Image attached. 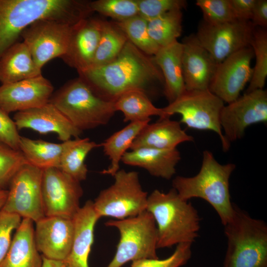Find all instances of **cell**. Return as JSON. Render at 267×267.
Listing matches in <instances>:
<instances>
[{"label":"cell","mask_w":267,"mask_h":267,"mask_svg":"<svg viewBox=\"0 0 267 267\" xmlns=\"http://www.w3.org/2000/svg\"><path fill=\"white\" fill-rule=\"evenodd\" d=\"M267 122V91L258 89L242 96L223 107L220 125L224 138L231 142L240 139L249 126Z\"/></svg>","instance_id":"cell-12"},{"label":"cell","mask_w":267,"mask_h":267,"mask_svg":"<svg viewBox=\"0 0 267 267\" xmlns=\"http://www.w3.org/2000/svg\"><path fill=\"white\" fill-rule=\"evenodd\" d=\"M150 121L130 123L127 126L115 132L101 143L104 154L108 157L111 163L107 169L101 173L103 175H114L120 170L122 158L140 131Z\"/></svg>","instance_id":"cell-28"},{"label":"cell","mask_w":267,"mask_h":267,"mask_svg":"<svg viewBox=\"0 0 267 267\" xmlns=\"http://www.w3.org/2000/svg\"><path fill=\"white\" fill-rule=\"evenodd\" d=\"M33 222L22 219L0 267H42L43 256L36 246Z\"/></svg>","instance_id":"cell-23"},{"label":"cell","mask_w":267,"mask_h":267,"mask_svg":"<svg viewBox=\"0 0 267 267\" xmlns=\"http://www.w3.org/2000/svg\"><path fill=\"white\" fill-rule=\"evenodd\" d=\"M128 41L126 35L115 22L103 21L99 42L89 69L100 67L112 61Z\"/></svg>","instance_id":"cell-30"},{"label":"cell","mask_w":267,"mask_h":267,"mask_svg":"<svg viewBox=\"0 0 267 267\" xmlns=\"http://www.w3.org/2000/svg\"><path fill=\"white\" fill-rule=\"evenodd\" d=\"M63 147V142L55 143L21 136L19 142V150L28 163L42 170L59 168Z\"/></svg>","instance_id":"cell-29"},{"label":"cell","mask_w":267,"mask_h":267,"mask_svg":"<svg viewBox=\"0 0 267 267\" xmlns=\"http://www.w3.org/2000/svg\"><path fill=\"white\" fill-rule=\"evenodd\" d=\"M63 144L59 169L79 182L85 180L88 172L85 159L92 149L101 146V144L89 138L78 137L64 141Z\"/></svg>","instance_id":"cell-27"},{"label":"cell","mask_w":267,"mask_h":267,"mask_svg":"<svg viewBox=\"0 0 267 267\" xmlns=\"http://www.w3.org/2000/svg\"><path fill=\"white\" fill-rule=\"evenodd\" d=\"M105 224L116 228L120 235L115 255L107 267H121L129 261L159 259L157 226L147 211L122 220H110Z\"/></svg>","instance_id":"cell-6"},{"label":"cell","mask_w":267,"mask_h":267,"mask_svg":"<svg viewBox=\"0 0 267 267\" xmlns=\"http://www.w3.org/2000/svg\"><path fill=\"white\" fill-rule=\"evenodd\" d=\"M180 159L177 148L143 147L128 151L121 162L127 165L143 168L153 176L170 179L176 174V167Z\"/></svg>","instance_id":"cell-22"},{"label":"cell","mask_w":267,"mask_h":267,"mask_svg":"<svg viewBox=\"0 0 267 267\" xmlns=\"http://www.w3.org/2000/svg\"><path fill=\"white\" fill-rule=\"evenodd\" d=\"M255 64L249 86L245 92L263 89L267 77V31L266 29L254 27L250 42Z\"/></svg>","instance_id":"cell-32"},{"label":"cell","mask_w":267,"mask_h":267,"mask_svg":"<svg viewBox=\"0 0 267 267\" xmlns=\"http://www.w3.org/2000/svg\"><path fill=\"white\" fill-rule=\"evenodd\" d=\"M98 219L91 200L87 201L74 216V236L70 253L63 261L65 267H89L94 226Z\"/></svg>","instance_id":"cell-20"},{"label":"cell","mask_w":267,"mask_h":267,"mask_svg":"<svg viewBox=\"0 0 267 267\" xmlns=\"http://www.w3.org/2000/svg\"><path fill=\"white\" fill-rule=\"evenodd\" d=\"M73 26L59 21L42 19L23 31L20 37L40 69L51 59L65 55Z\"/></svg>","instance_id":"cell-10"},{"label":"cell","mask_w":267,"mask_h":267,"mask_svg":"<svg viewBox=\"0 0 267 267\" xmlns=\"http://www.w3.org/2000/svg\"><path fill=\"white\" fill-rule=\"evenodd\" d=\"M115 23L124 33L128 41L145 54L154 56L160 48L149 35L147 21L139 14Z\"/></svg>","instance_id":"cell-33"},{"label":"cell","mask_w":267,"mask_h":267,"mask_svg":"<svg viewBox=\"0 0 267 267\" xmlns=\"http://www.w3.org/2000/svg\"><path fill=\"white\" fill-rule=\"evenodd\" d=\"M27 163L21 151L0 142V189H5L18 171Z\"/></svg>","instance_id":"cell-35"},{"label":"cell","mask_w":267,"mask_h":267,"mask_svg":"<svg viewBox=\"0 0 267 267\" xmlns=\"http://www.w3.org/2000/svg\"><path fill=\"white\" fill-rule=\"evenodd\" d=\"M114 101L116 111L123 113L124 122L150 121L152 116H158L159 118H170L162 108L156 107L145 91L141 89L128 90L119 95Z\"/></svg>","instance_id":"cell-26"},{"label":"cell","mask_w":267,"mask_h":267,"mask_svg":"<svg viewBox=\"0 0 267 267\" xmlns=\"http://www.w3.org/2000/svg\"><path fill=\"white\" fill-rule=\"evenodd\" d=\"M14 120L9 114L0 108V142L10 147L19 150L21 136Z\"/></svg>","instance_id":"cell-40"},{"label":"cell","mask_w":267,"mask_h":267,"mask_svg":"<svg viewBox=\"0 0 267 267\" xmlns=\"http://www.w3.org/2000/svg\"><path fill=\"white\" fill-rule=\"evenodd\" d=\"M22 221L19 215L0 210V264L10 247L11 234L16 229Z\"/></svg>","instance_id":"cell-39"},{"label":"cell","mask_w":267,"mask_h":267,"mask_svg":"<svg viewBox=\"0 0 267 267\" xmlns=\"http://www.w3.org/2000/svg\"><path fill=\"white\" fill-rule=\"evenodd\" d=\"M13 119L18 130L29 129L40 134L55 133L63 142L72 137L78 138L83 132L49 102L39 107L17 112Z\"/></svg>","instance_id":"cell-19"},{"label":"cell","mask_w":267,"mask_h":267,"mask_svg":"<svg viewBox=\"0 0 267 267\" xmlns=\"http://www.w3.org/2000/svg\"><path fill=\"white\" fill-rule=\"evenodd\" d=\"M138 14L147 21L169 11L182 10L187 6L184 0H136Z\"/></svg>","instance_id":"cell-38"},{"label":"cell","mask_w":267,"mask_h":267,"mask_svg":"<svg viewBox=\"0 0 267 267\" xmlns=\"http://www.w3.org/2000/svg\"><path fill=\"white\" fill-rule=\"evenodd\" d=\"M254 28L250 21L235 19L210 24L202 20L195 35L218 64L234 52L250 46Z\"/></svg>","instance_id":"cell-11"},{"label":"cell","mask_w":267,"mask_h":267,"mask_svg":"<svg viewBox=\"0 0 267 267\" xmlns=\"http://www.w3.org/2000/svg\"><path fill=\"white\" fill-rule=\"evenodd\" d=\"M49 102L82 132L106 125L116 112L114 100L98 94L80 77L53 93Z\"/></svg>","instance_id":"cell-4"},{"label":"cell","mask_w":267,"mask_h":267,"mask_svg":"<svg viewBox=\"0 0 267 267\" xmlns=\"http://www.w3.org/2000/svg\"><path fill=\"white\" fill-rule=\"evenodd\" d=\"M224 102L209 89L186 90L173 102L162 108L168 117L181 116L179 121L189 128L209 130L219 136L222 150L227 151L230 144L225 139L220 125V115Z\"/></svg>","instance_id":"cell-8"},{"label":"cell","mask_w":267,"mask_h":267,"mask_svg":"<svg viewBox=\"0 0 267 267\" xmlns=\"http://www.w3.org/2000/svg\"><path fill=\"white\" fill-rule=\"evenodd\" d=\"M254 57L251 46L228 56L218 64L208 89L227 104L239 97L241 91L250 82Z\"/></svg>","instance_id":"cell-14"},{"label":"cell","mask_w":267,"mask_h":267,"mask_svg":"<svg viewBox=\"0 0 267 267\" xmlns=\"http://www.w3.org/2000/svg\"><path fill=\"white\" fill-rule=\"evenodd\" d=\"M8 193V190L6 189H0V210L3 207Z\"/></svg>","instance_id":"cell-44"},{"label":"cell","mask_w":267,"mask_h":267,"mask_svg":"<svg viewBox=\"0 0 267 267\" xmlns=\"http://www.w3.org/2000/svg\"><path fill=\"white\" fill-rule=\"evenodd\" d=\"M182 44L178 41L161 47L153 56L164 78L163 93L169 103L185 91L181 56Z\"/></svg>","instance_id":"cell-24"},{"label":"cell","mask_w":267,"mask_h":267,"mask_svg":"<svg viewBox=\"0 0 267 267\" xmlns=\"http://www.w3.org/2000/svg\"><path fill=\"white\" fill-rule=\"evenodd\" d=\"M193 140V137L181 128L179 122L170 118H159L154 123H148L140 131L130 150L143 147L172 149L181 143Z\"/></svg>","instance_id":"cell-21"},{"label":"cell","mask_w":267,"mask_h":267,"mask_svg":"<svg viewBox=\"0 0 267 267\" xmlns=\"http://www.w3.org/2000/svg\"><path fill=\"white\" fill-rule=\"evenodd\" d=\"M251 22L254 27L266 29L267 27V0H257Z\"/></svg>","instance_id":"cell-42"},{"label":"cell","mask_w":267,"mask_h":267,"mask_svg":"<svg viewBox=\"0 0 267 267\" xmlns=\"http://www.w3.org/2000/svg\"><path fill=\"white\" fill-rule=\"evenodd\" d=\"M43 260L42 267H65L63 261L47 259L44 256H43Z\"/></svg>","instance_id":"cell-43"},{"label":"cell","mask_w":267,"mask_h":267,"mask_svg":"<svg viewBox=\"0 0 267 267\" xmlns=\"http://www.w3.org/2000/svg\"><path fill=\"white\" fill-rule=\"evenodd\" d=\"M42 191L45 216L72 219L81 208L83 190L80 182L59 168L43 170Z\"/></svg>","instance_id":"cell-13"},{"label":"cell","mask_w":267,"mask_h":267,"mask_svg":"<svg viewBox=\"0 0 267 267\" xmlns=\"http://www.w3.org/2000/svg\"><path fill=\"white\" fill-rule=\"evenodd\" d=\"M34 229L37 248L44 257L64 261L72 246L73 220L59 216H45L36 222Z\"/></svg>","instance_id":"cell-16"},{"label":"cell","mask_w":267,"mask_h":267,"mask_svg":"<svg viewBox=\"0 0 267 267\" xmlns=\"http://www.w3.org/2000/svg\"><path fill=\"white\" fill-rule=\"evenodd\" d=\"M43 170L28 163L16 173L2 210L36 222L45 217L42 199Z\"/></svg>","instance_id":"cell-9"},{"label":"cell","mask_w":267,"mask_h":267,"mask_svg":"<svg viewBox=\"0 0 267 267\" xmlns=\"http://www.w3.org/2000/svg\"><path fill=\"white\" fill-rule=\"evenodd\" d=\"M53 87L42 74L0 86V108L7 114L23 111L48 103Z\"/></svg>","instance_id":"cell-15"},{"label":"cell","mask_w":267,"mask_h":267,"mask_svg":"<svg viewBox=\"0 0 267 267\" xmlns=\"http://www.w3.org/2000/svg\"><path fill=\"white\" fill-rule=\"evenodd\" d=\"M224 226L227 248L223 267H267V225L234 204Z\"/></svg>","instance_id":"cell-5"},{"label":"cell","mask_w":267,"mask_h":267,"mask_svg":"<svg viewBox=\"0 0 267 267\" xmlns=\"http://www.w3.org/2000/svg\"><path fill=\"white\" fill-rule=\"evenodd\" d=\"M146 211L156 222L157 249L192 244L198 236L200 219L197 211L174 188L166 193L153 191L148 196Z\"/></svg>","instance_id":"cell-3"},{"label":"cell","mask_w":267,"mask_h":267,"mask_svg":"<svg viewBox=\"0 0 267 267\" xmlns=\"http://www.w3.org/2000/svg\"><path fill=\"white\" fill-rule=\"evenodd\" d=\"M256 1L257 0H230L236 19L251 21Z\"/></svg>","instance_id":"cell-41"},{"label":"cell","mask_w":267,"mask_h":267,"mask_svg":"<svg viewBox=\"0 0 267 267\" xmlns=\"http://www.w3.org/2000/svg\"><path fill=\"white\" fill-rule=\"evenodd\" d=\"M42 75V69L35 64L23 42H17L0 58V82L14 83Z\"/></svg>","instance_id":"cell-25"},{"label":"cell","mask_w":267,"mask_h":267,"mask_svg":"<svg viewBox=\"0 0 267 267\" xmlns=\"http://www.w3.org/2000/svg\"><path fill=\"white\" fill-rule=\"evenodd\" d=\"M235 167L233 163H219L211 151L205 150L198 173L191 177L177 176L173 180V188L184 200L200 198L208 202L225 225L234 212V204L230 200L229 178Z\"/></svg>","instance_id":"cell-2"},{"label":"cell","mask_w":267,"mask_h":267,"mask_svg":"<svg viewBox=\"0 0 267 267\" xmlns=\"http://www.w3.org/2000/svg\"><path fill=\"white\" fill-rule=\"evenodd\" d=\"M196 4L202 12L203 21L208 24H218L237 19L230 0H197Z\"/></svg>","instance_id":"cell-36"},{"label":"cell","mask_w":267,"mask_h":267,"mask_svg":"<svg viewBox=\"0 0 267 267\" xmlns=\"http://www.w3.org/2000/svg\"><path fill=\"white\" fill-rule=\"evenodd\" d=\"M113 177L114 183L101 190L93 202L98 218L122 220L146 211L148 195L141 187L138 172L119 170Z\"/></svg>","instance_id":"cell-7"},{"label":"cell","mask_w":267,"mask_h":267,"mask_svg":"<svg viewBox=\"0 0 267 267\" xmlns=\"http://www.w3.org/2000/svg\"><path fill=\"white\" fill-rule=\"evenodd\" d=\"M89 5L92 12L109 17L116 22L138 14L136 0H97L90 1Z\"/></svg>","instance_id":"cell-34"},{"label":"cell","mask_w":267,"mask_h":267,"mask_svg":"<svg viewBox=\"0 0 267 267\" xmlns=\"http://www.w3.org/2000/svg\"><path fill=\"white\" fill-rule=\"evenodd\" d=\"M182 22V10L169 11L147 21L149 35L160 47L169 45L180 36Z\"/></svg>","instance_id":"cell-31"},{"label":"cell","mask_w":267,"mask_h":267,"mask_svg":"<svg viewBox=\"0 0 267 267\" xmlns=\"http://www.w3.org/2000/svg\"><path fill=\"white\" fill-rule=\"evenodd\" d=\"M103 21L89 17L72 27L67 50L61 58L78 73L91 66L100 38Z\"/></svg>","instance_id":"cell-18"},{"label":"cell","mask_w":267,"mask_h":267,"mask_svg":"<svg viewBox=\"0 0 267 267\" xmlns=\"http://www.w3.org/2000/svg\"><path fill=\"white\" fill-rule=\"evenodd\" d=\"M191 243L177 245L174 253L163 259H144L132 262L131 267H180L187 263L191 256Z\"/></svg>","instance_id":"cell-37"},{"label":"cell","mask_w":267,"mask_h":267,"mask_svg":"<svg viewBox=\"0 0 267 267\" xmlns=\"http://www.w3.org/2000/svg\"><path fill=\"white\" fill-rule=\"evenodd\" d=\"M78 73L98 94L111 100L129 90L145 91L154 83L164 85L163 75L153 57L145 54L129 41L111 62Z\"/></svg>","instance_id":"cell-1"},{"label":"cell","mask_w":267,"mask_h":267,"mask_svg":"<svg viewBox=\"0 0 267 267\" xmlns=\"http://www.w3.org/2000/svg\"><path fill=\"white\" fill-rule=\"evenodd\" d=\"M181 43V63L185 90L208 89L218 64L200 44L195 34L184 37Z\"/></svg>","instance_id":"cell-17"}]
</instances>
